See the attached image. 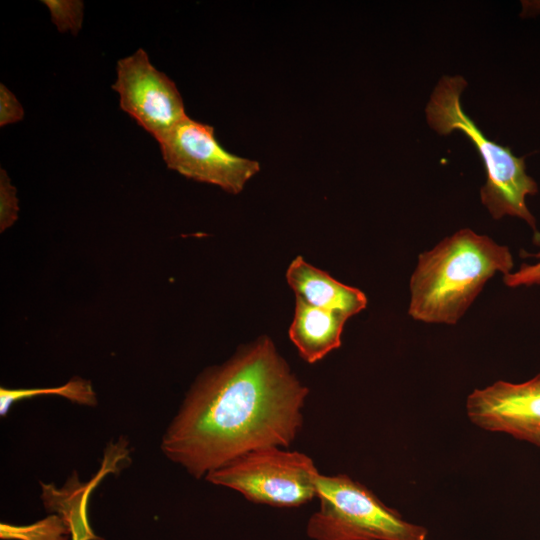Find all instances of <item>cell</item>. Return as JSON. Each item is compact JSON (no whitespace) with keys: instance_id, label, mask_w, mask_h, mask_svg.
<instances>
[{"instance_id":"1","label":"cell","mask_w":540,"mask_h":540,"mask_svg":"<svg viewBox=\"0 0 540 540\" xmlns=\"http://www.w3.org/2000/svg\"><path fill=\"white\" fill-rule=\"evenodd\" d=\"M308 393L262 337L199 376L161 449L199 479L251 451L288 447L301 430Z\"/></svg>"},{"instance_id":"2","label":"cell","mask_w":540,"mask_h":540,"mask_svg":"<svg viewBox=\"0 0 540 540\" xmlns=\"http://www.w3.org/2000/svg\"><path fill=\"white\" fill-rule=\"evenodd\" d=\"M514 266L507 246L460 229L418 257L410 279L408 314L416 321L455 325L496 273Z\"/></svg>"},{"instance_id":"3","label":"cell","mask_w":540,"mask_h":540,"mask_svg":"<svg viewBox=\"0 0 540 540\" xmlns=\"http://www.w3.org/2000/svg\"><path fill=\"white\" fill-rule=\"evenodd\" d=\"M466 85V80L459 75L440 79L425 110L428 124L440 135L460 130L474 144L486 171V183L480 189L481 202L494 219L506 215L519 217L537 232L526 197L536 194L538 187L526 173L525 158L515 156L509 147L485 137L465 114L460 96Z\"/></svg>"},{"instance_id":"4","label":"cell","mask_w":540,"mask_h":540,"mask_svg":"<svg viewBox=\"0 0 540 540\" xmlns=\"http://www.w3.org/2000/svg\"><path fill=\"white\" fill-rule=\"evenodd\" d=\"M320 508L308 520L314 540H427V529L406 521L369 488L345 474L315 481Z\"/></svg>"},{"instance_id":"5","label":"cell","mask_w":540,"mask_h":540,"mask_svg":"<svg viewBox=\"0 0 540 540\" xmlns=\"http://www.w3.org/2000/svg\"><path fill=\"white\" fill-rule=\"evenodd\" d=\"M318 474L306 454L269 447L246 453L209 472L205 479L239 492L250 502L292 508L316 497Z\"/></svg>"},{"instance_id":"6","label":"cell","mask_w":540,"mask_h":540,"mask_svg":"<svg viewBox=\"0 0 540 540\" xmlns=\"http://www.w3.org/2000/svg\"><path fill=\"white\" fill-rule=\"evenodd\" d=\"M157 142L169 169L231 194L240 193L260 170L258 161L226 151L212 126L188 116Z\"/></svg>"},{"instance_id":"7","label":"cell","mask_w":540,"mask_h":540,"mask_svg":"<svg viewBox=\"0 0 540 540\" xmlns=\"http://www.w3.org/2000/svg\"><path fill=\"white\" fill-rule=\"evenodd\" d=\"M112 89L119 95L120 108L156 141L187 117L176 84L142 48L117 61Z\"/></svg>"},{"instance_id":"8","label":"cell","mask_w":540,"mask_h":540,"mask_svg":"<svg viewBox=\"0 0 540 540\" xmlns=\"http://www.w3.org/2000/svg\"><path fill=\"white\" fill-rule=\"evenodd\" d=\"M466 412L484 430L540 447V374L523 383L496 381L475 389L467 397Z\"/></svg>"},{"instance_id":"9","label":"cell","mask_w":540,"mask_h":540,"mask_svg":"<svg viewBox=\"0 0 540 540\" xmlns=\"http://www.w3.org/2000/svg\"><path fill=\"white\" fill-rule=\"evenodd\" d=\"M289 286L299 298L309 305L344 314L348 318L367 306V297L359 289L345 285L327 272L307 263L297 256L286 271Z\"/></svg>"},{"instance_id":"10","label":"cell","mask_w":540,"mask_h":540,"mask_svg":"<svg viewBox=\"0 0 540 540\" xmlns=\"http://www.w3.org/2000/svg\"><path fill=\"white\" fill-rule=\"evenodd\" d=\"M347 319L342 313L321 309L296 298L289 337L299 355L306 362L315 363L341 346Z\"/></svg>"},{"instance_id":"11","label":"cell","mask_w":540,"mask_h":540,"mask_svg":"<svg viewBox=\"0 0 540 540\" xmlns=\"http://www.w3.org/2000/svg\"><path fill=\"white\" fill-rule=\"evenodd\" d=\"M41 395H58L74 403L95 406L97 404L96 393L89 380L75 376L67 383L50 388H0V415L6 416L10 407L17 401L34 398Z\"/></svg>"},{"instance_id":"12","label":"cell","mask_w":540,"mask_h":540,"mask_svg":"<svg viewBox=\"0 0 540 540\" xmlns=\"http://www.w3.org/2000/svg\"><path fill=\"white\" fill-rule=\"evenodd\" d=\"M48 8L51 21L60 32H71L77 35L82 29L84 19V2L81 0H43Z\"/></svg>"},{"instance_id":"13","label":"cell","mask_w":540,"mask_h":540,"mask_svg":"<svg viewBox=\"0 0 540 540\" xmlns=\"http://www.w3.org/2000/svg\"><path fill=\"white\" fill-rule=\"evenodd\" d=\"M19 201L16 188L4 169H0V232L6 231L18 219Z\"/></svg>"},{"instance_id":"14","label":"cell","mask_w":540,"mask_h":540,"mask_svg":"<svg viewBox=\"0 0 540 540\" xmlns=\"http://www.w3.org/2000/svg\"><path fill=\"white\" fill-rule=\"evenodd\" d=\"M88 499L83 497L73 500L63 512V517L67 520L72 533V540L97 539L88 523Z\"/></svg>"},{"instance_id":"15","label":"cell","mask_w":540,"mask_h":540,"mask_svg":"<svg viewBox=\"0 0 540 540\" xmlns=\"http://www.w3.org/2000/svg\"><path fill=\"white\" fill-rule=\"evenodd\" d=\"M24 117V109L15 94L3 83L0 84V126L19 122Z\"/></svg>"},{"instance_id":"16","label":"cell","mask_w":540,"mask_h":540,"mask_svg":"<svg viewBox=\"0 0 540 540\" xmlns=\"http://www.w3.org/2000/svg\"><path fill=\"white\" fill-rule=\"evenodd\" d=\"M535 264H523L517 271L504 275L503 281L508 287L531 286L540 284V253Z\"/></svg>"},{"instance_id":"17","label":"cell","mask_w":540,"mask_h":540,"mask_svg":"<svg viewBox=\"0 0 540 540\" xmlns=\"http://www.w3.org/2000/svg\"><path fill=\"white\" fill-rule=\"evenodd\" d=\"M523 13L527 15L540 13V1H522Z\"/></svg>"}]
</instances>
